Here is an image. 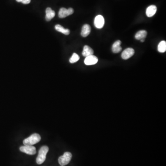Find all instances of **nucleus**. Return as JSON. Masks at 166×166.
<instances>
[{"mask_svg":"<svg viewBox=\"0 0 166 166\" xmlns=\"http://www.w3.org/2000/svg\"><path fill=\"white\" fill-rule=\"evenodd\" d=\"M49 149L48 146H43L39 151L38 155L36 159L37 164H41L45 160L46 155L49 151Z\"/></svg>","mask_w":166,"mask_h":166,"instance_id":"obj_1","label":"nucleus"},{"mask_svg":"<svg viewBox=\"0 0 166 166\" xmlns=\"http://www.w3.org/2000/svg\"><path fill=\"white\" fill-rule=\"evenodd\" d=\"M41 137L38 133H34L29 137L26 138L23 141L24 145L32 146L35 144L38 143L41 140Z\"/></svg>","mask_w":166,"mask_h":166,"instance_id":"obj_2","label":"nucleus"},{"mask_svg":"<svg viewBox=\"0 0 166 166\" xmlns=\"http://www.w3.org/2000/svg\"><path fill=\"white\" fill-rule=\"evenodd\" d=\"M72 155L70 152H66L58 159L59 164L61 166H64L68 164L72 159Z\"/></svg>","mask_w":166,"mask_h":166,"instance_id":"obj_3","label":"nucleus"},{"mask_svg":"<svg viewBox=\"0 0 166 166\" xmlns=\"http://www.w3.org/2000/svg\"><path fill=\"white\" fill-rule=\"evenodd\" d=\"M20 149L22 152L28 154V155H33L36 153V149L33 146L24 145V146L20 147Z\"/></svg>","mask_w":166,"mask_h":166,"instance_id":"obj_4","label":"nucleus"},{"mask_svg":"<svg viewBox=\"0 0 166 166\" xmlns=\"http://www.w3.org/2000/svg\"><path fill=\"white\" fill-rule=\"evenodd\" d=\"M74 13V10L72 8H69L68 9H66L65 8H61L59 10L58 16L59 18H64L68 16L72 15Z\"/></svg>","mask_w":166,"mask_h":166,"instance_id":"obj_5","label":"nucleus"},{"mask_svg":"<svg viewBox=\"0 0 166 166\" xmlns=\"http://www.w3.org/2000/svg\"><path fill=\"white\" fill-rule=\"evenodd\" d=\"M105 23L103 17L101 15L96 16L94 20V26L98 29H102Z\"/></svg>","mask_w":166,"mask_h":166,"instance_id":"obj_6","label":"nucleus"},{"mask_svg":"<svg viewBox=\"0 0 166 166\" xmlns=\"http://www.w3.org/2000/svg\"><path fill=\"white\" fill-rule=\"evenodd\" d=\"M135 53L134 50L133 48H128L126 49L122 53L121 57L124 60H127L133 56Z\"/></svg>","mask_w":166,"mask_h":166,"instance_id":"obj_7","label":"nucleus"},{"mask_svg":"<svg viewBox=\"0 0 166 166\" xmlns=\"http://www.w3.org/2000/svg\"><path fill=\"white\" fill-rule=\"evenodd\" d=\"M98 59L97 57L94 55H91L86 57L84 62L86 65L90 66L96 64L98 63Z\"/></svg>","mask_w":166,"mask_h":166,"instance_id":"obj_8","label":"nucleus"},{"mask_svg":"<svg viewBox=\"0 0 166 166\" xmlns=\"http://www.w3.org/2000/svg\"><path fill=\"white\" fill-rule=\"evenodd\" d=\"M157 11V8L155 5H151L148 7L146 9V15L148 17H151L153 16L156 13Z\"/></svg>","mask_w":166,"mask_h":166,"instance_id":"obj_9","label":"nucleus"},{"mask_svg":"<svg viewBox=\"0 0 166 166\" xmlns=\"http://www.w3.org/2000/svg\"><path fill=\"white\" fill-rule=\"evenodd\" d=\"M91 31V27L90 25L88 24H85L83 26L81 30V35L82 37H87L90 34Z\"/></svg>","mask_w":166,"mask_h":166,"instance_id":"obj_10","label":"nucleus"},{"mask_svg":"<svg viewBox=\"0 0 166 166\" xmlns=\"http://www.w3.org/2000/svg\"><path fill=\"white\" fill-rule=\"evenodd\" d=\"M121 42L120 40H117L114 43L112 47V51L114 53H118L121 51L122 48L121 46Z\"/></svg>","mask_w":166,"mask_h":166,"instance_id":"obj_11","label":"nucleus"},{"mask_svg":"<svg viewBox=\"0 0 166 166\" xmlns=\"http://www.w3.org/2000/svg\"><path fill=\"white\" fill-rule=\"evenodd\" d=\"M46 14V20L48 21L51 20L55 16V12L50 8H47Z\"/></svg>","mask_w":166,"mask_h":166,"instance_id":"obj_12","label":"nucleus"},{"mask_svg":"<svg viewBox=\"0 0 166 166\" xmlns=\"http://www.w3.org/2000/svg\"><path fill=\"white\" fill-rule=\"evenodd\" d=\"M93 54H94V51L90 47L87 45H85L84 47L83 51L82 52V55L86 57L90 55H93Z\"/></svg>","mask_w":166,"mask_h":166,"instance_id":"obj_13","label":"nucleus"},{"mask_svg":"<svg viewBox=\"0 0 166 166\" xmlns=\"http://www.w3.org/2000/svg\"><path fill=\"white\" fill-rule=\"evenodd\" d=\"M55 29L57 31L63 33L66 35H68L70 34V31L68 29H65L60 24H56L55 26Z\"/></svg>","mask_w":166,"mask_h":166,"instance_id":"obj_14","label":"nucleus"},{"mask_svg":"<svg viewBox=\"0 0 166 166\" xmlns=\"http://www.w3.org/2000/svg\"><path fill=\"white\" fill-rule=\"evenodd\" d=\"M147 35V32L145 30H141L138 31L135 36V38L137 40H140L142 39H145Z\"/></svg>","mask_w":166,"mask_h":166,"instance_id":"obj_15","label":"nucleus"},{"mask_svg":"<svg viewBox=\"0 0 166 166\" xmlns=\"http://www.w3.org/2000/svg\"><path fill=\"white\" fill-rule=\"evenodd\" d=\"M157 50L160 53H164L166 51V42L162 41L159 43Z\"/></svg>","mask_w":166,"mask_h":166,"instance_id":"obj_16","label":"nucleus"},{"mask_svg":"<svg viewBox=\"0 0 166 166\" xmlns=\"http://www.w3.org/2000/svg\"><path fill=\"white\" fill-rule=\"evenodd\" d=\"M80 56L76 53H73L72 57L69 59V62L71 63H74L77 62L80 60Z\"/></svg>","mask_w":166,"mask_h":166,"instance_id":"obj_17","label":"nucleus"},{"mask_svg":"<svg viewBox=\"0 0 166 166\" xmlns=\"http://www.w3.org/2000/svg\"><path fill=\"white\" fill-rule=\"evenodd\" d=\"M31 1V0H22L21 2L24 4H27L30 3Z\"/></svg>","mask_w":166,"mask_h":166,"instance_id":"obj_18","label":"nucleus"},{"mask_svg":"<svg viewBox=\"0 0 166 166\" xmlns=\"http://www.w3.org/2000/svg\"><path fill=\"white\" fill-rule=\"evenodd\" d=\"M140 41L141 42H144V39H141Z\"/></svg>","mask_w":166,"mask_h":166,"instance_id":"obj_19","label":"nucleus"},{"mask_svg":"<svg viewBox=\"0 0 166 166\" xmlns=\"http://www.w3.org/2000/svg\"><path fill=\"white\" fill-rule=\"evenodd\" d=\"M17 2H21L22 1V0H16Z\"/></svg>","mask_w":166,"mask_h":166,"instance_id":"obj_20","label":"nucleus"}]
</instances>
